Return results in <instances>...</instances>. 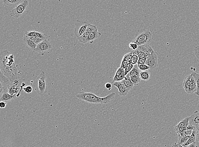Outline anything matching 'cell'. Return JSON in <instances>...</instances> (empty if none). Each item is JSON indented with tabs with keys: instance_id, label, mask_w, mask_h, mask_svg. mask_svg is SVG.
<instances>
[{
	"instance_id": "cell-35",
	"label": "cell",
	"mask_w": 199,
	"mask_h": 147,
	"mask_svg": "<svg viewBox=\"0 0 199 147\" xmlns=\"http://www.w3.org/2000/svg\"><path fill=\"white\" fill-rule=\"evenodd\" d=\"M134 65H133V64H130L125 68V69H124L125 75H127L131 71L132 69L133 68Z\"/></svg>"
},
{
	"instance_id": "cell-31",
	"label": "cell",
	"mask_w": 199,
	"mask_h": 147,
	"mask_svg": "<svg viewBox=\"0 0 199 147\" xmlns=\"http://www.w3.org/2000/svg\"><path fill=\"white\" fill-rule=\"evenodd\" d=\"M138 60H139V57H138L136 54L133 53V56H132V58H131V60L130 61V63L133 64V65H137V64H138Z\"/></svg>"
},
{
	"instance_id": "cell-28",
	"label": "cell",
	"mask_w": 199,
	"mask_h": 147,
	"mask_svg": "<svg viewBox=\"0 0 199 147\" xmlns=\"http://www.w3.org/2000/svg\"><path fill=\"white\" fill-rule=\"evenodd\" d=\"M193 130H186L182 132L178 133V134L179 136H190L191 135H192V133H193Z\"/></svg>"
},
{
	"instance_id": "cell-32",
	"label": "cell",
	"mask_w": 199,
	"mask_h": 147,
	"mask_svg": "<svg viewBox=\"0 0 199 147\" xmlns=\"http://www.w3.org/2000/svg\"><path fill=\"white\" fill-rule=\"evenodd\" d=\"M133 53L132 51L129 52L128 53L125 54L124 56H123V58H122V60L128 61H130L131 58L132 56H133Z\"/></svg>"
},
{
	"instance_id": "cell-41",
	"label": "cell",
	"mask_w": 199,
	"mask_h": 147,
	"mask_svg": "<svg viewBox=\"0 0 199 147\" xmlns=\"http://www.w3.org/2000/svg\"><path fill=\"white\" fill-rule=\"evenodd\" d=\"M146 57H144L142 58H139L138 60V64H145L146 63Z\"/></svg>"
},
{
	"instance_id": "cell-9",
	"label": "cell",
	"mask_w": 199,
	"mask_h": 147,
	"mask_svg": "<svg viewBox=\"0 0 199 147\" xmlns=\"http://www.w3.org/2000/svg\"><path fill=\"white\" fill-rule=\"evenodd\" d=\"M97 30H98L97 26L90 24L84 34H82V36L80 37V38H78L77 39L81 43H87V41L88 37L92 32Z\"/></svg>"
},
{
	"instance_id": "cell-44",
	"label": "cell",
	"mask_w": 199,
	"mask_h": 147,
	"mask_svg": "<svg viewBox=\"0 0 199 147\" xmlns=\"http://www.w3.org/2000/svg\"><path fill=\"white\" fill-rule=\"evenodd\" d=\"M6 104L5 102L1 101L0 103V108L1 109H4L6 107Z\"/></svg>"
},
{
	"instance_id": "cell-24",
	"label": "cell",
	"mask_w": 199,
	"mask_h": 147,
	"mask_svg": "<svg viewBox=\"0 0 199 147\" xmlns=\"http://www.w3.org/2000/svg\"><path fill=\"white\" fill-rule=\"evenodd\" d=\"M189 117H187V118H184L179 123H178V124L176 125L175 127H186L189 125Z\"/></svg>"
},
{
	"instance_id": "cell-14",
	"label": "cell",
	"mask_w": 199,
	"mask_h": 147,
	"mask_svg": "<svg viewBox=\"0 0 199 147\" xmlns=\"http://www.w3.org/2000/svg\"><path fill=\"white\" fill-rule=\"evenodd\" d=\"M197 87L196 80L194 78V77L192 75L190 84L189 88H188L187 93L191 95V94H193L194 93H196V91H197Z\"/></svg>"
},
{
	"instance_id": "cell-2",
	"label": "cell",
	"mask_w": 199,
	"mask_h": 147,
	"mask_svg": "<svg viewBox=\"0 0 199 147\" xmlns=\"http://www.w3.org/2000/svg\"><path fill=\"white\" fill-rule=\"evenodd\" d=\"M115 93H111L106 97H101L91 93L80 92L76 94V98L87 103L96 104H105L110 103L115 97Z\"/></svg>"
},
{
	"instance_id": "cell-11",
	"label": "cell",
	"mask_w": 199,
	"mask_h": 147,
	"mask_svg": "<svg viewBox=\"0 0 199 147\" xmlns=\"http://www.w3.org/2000/svg\"><path fill=\"white\" fill-rule=\"evenodd\" d=\"M138 49H140L141 51L143 53L146 59L148 58L154 51L153 48L148 44L138 46Z\"/></svg>"
},
{
	"instance_id": "cell-16",
	"label": "cell",
	"mask_w": 199,
	"mask_h": 147,
	"mask_svg": "<svg viewBox=\"0 0 199 147\" xmlns=\"http://www.w3.org/2000/svg\"><path fill=\"white\" fill-rule=\"evenodd\" d=\"M189 124L195 126L199 124V111H195L189 117Z\"/></svg>"
},
{
	"instance_id": "cell-42",
	"label": "cell",
	"mask_w": 199,
	"mask_h": 147,
	"mask_svg": "<svg viewBox=\"0 0 199 147\" xmlns=\"http://www.w3.org/2000/svg\"><path fill=\"white\" fill-rule=\"evenodd\" d=\"M194 53L196 57L199 60V45L197 46L194 48Z\"/></svg>"
},
{
	"instance_id": "cell-1",
	"label": "cell",
	"mask_w": 199,
	"mask_h": 147,
	"mask_svg": "<svg viewBox=\"0 0 199 147\" xmlns=\"http://www.w3.org/2000/svg\"><path fill=\"white\" fill-rule=\"evenodd\" d=\"M0 57L1 71L14 84L18 85V69L15 65L14 56L5 50L1 51Z\"/></svg>"
},
{
	"instance_id": "cell-33",
	"label": "cell",
	"mask_w": 199,
	"mask_h": 147,
	"mask_svg": "<svg viewBox=\"0 0 199 147\" xmlns=\"http://www.w3.org/2000/svg\"><path fill=\"white\" fill-rule=\"evenodd\" d=\"M138 68L141 71H147L149 69V67L146 64H138Z\"/></svg>"
},
{
	"instance_id": "cell-21",
	"label": "cell",
	"mask_w": 199,
	"mask_h": 147,
	"mask_svg": "<svg viewBox=\"0 0 199 147\" xmlns=\"http://www.w3.org/2000/svg\"><path fill=\"white\" fill-rule=\"evenodd\" d=\"M140 69L138 68V64L134 65V67L132 69L128 74L130 77L135 76H140Z\"/></svg>"
},
{
	"instance_id": "cell-7",
	"label": "cell",
	"mask_w": 199,
	"mask_h": 147,
	"mask_svg": "<svg viewBox=\"0 0 199 147\" xmlns=\"http://www.w3.org/2000/svg\"><path fill=\"white\" fill-rule=\"evenodd\" d=\"M46 75L45 72L42 71L37 78L39 90L40 93L43 94L45 91L46 88Z\"/></svg>"
},
{
	"instance_id": "cell-15",
	"label": "cell",
	"mask_w": 199,
	"mask_h": 147,
	"mask_svg": "<svg viewBox=\"0 0 199 147\" xmlns=\"http://www.w3.org/2000/svg\"><path fill=\"white\" fill-rule=\"evenodd\" d=\"M101 33L98 32V30L94 31L88 37L87 42L90 43V44H92L95 40L99 38L101 36Z\"/></svg>"
},
{
	"instance_id": "cell-5",
	"label": "cell",
	"mask_w": 199,
	"mask_h": 147,
	"mask_svg": "<svg viewBox=\"0 0 199 147\" xmlns=\"http://www.w3.org/2000/svg\"><path fill=\"white\" fill-rule=\"evenodd\" d=\"M90 24L87 20H76L75 24L74 34L77 38L84 34Z\"/></svg>"
},
{
	"instance_id": "cell-36",
	"label": "cell",
	"mask_w": 199,
	"mask_h": 147,
	"mask_svg": "<svg viewBox=\"0 0 199 147\" xmlns=\"http://www.w3.org/2000/svg\"><path fill=\"white\" fill-rule=\"evenodd\" d=\"M25 35L28 37H35L36 35V31H30L25 32Z\"/></svg>"
},
{
	"instance_id": "cell-12",
	"label": "cell",
	"mask_w": 199,
	"mask_h": 147,
	"mask_svg": "<svg viewBox=\"0 0 199 147\" xmlns=\"http://www.w3.org/2000/svg\"><path fill=\"white\" fill-rule=\"evenodd\" d=\"M24 41L25 44L27 45V47L29 50L34 51L36 49L37 44L32 41L28 37L26 36V35H24Z\"/></svg>"
},
{
	"instance_id": "cell-10",
	"label": "cell",
	"mask_w": 199,
	"mask_h": 147,
	"mask_svg": "<svg viewBox=\"0 0 199 147\" xmlns=\"http://www.w3.org/2000/svg\"><path fill=\"white\" fill-rule=\"evenodd\" d=\"M113 87H116L119 90V95L121 96H125L128 93L130 89L124 86L122 82H113Z\"/></svg>"
},
{
	"instance_id": "cell-30",
	"label": "cell",
	"mask_w": 199,
	"mask_h": 147,
	"mask_svg": "<svg viewBox=\"0 0 199 147\" xmlns=\"http://www.w3.org/2000/svg\"><path fill=\"white\" fill-rule=\"evenodd\" d=\"M35 37L38 38L42 39L43 40H48L49 37L47 34H43L40 32L36 31V35Z\"/></svg>"
},
{
	"instance_id": "cell-23",
	"label": "cell",
	"mask_w": 199,
	"mask_h": 147,
	"mask_svg": "<svg viewBox=\"0 0 199 147\" xmlns=\"http://www.w3.org/2000/svg\"><path fill=\"white\" fill-rule=\"evenodd\" d=\"M195 126H193V125H189V126H186V127H175V131L177 134L178 133L182 132L188 129L194 130L195 129Z\"/></svg>"
},
{
	"instance_id": "cell-40",
	"label": "cell",
	"mask_w": 199,
	"mask_h": 147,
	"mask_svg": "<svg viewBox=\"0 0 199 147\" xmlns=\"http://www.w3.org/2000/svg\"><path fill=\"white\" fill-rule=\"evenodd\" d=\"M24 91L27 93H31L32 91V88L30 86H27L23 88Z\"/></svg>"
},
{
	"instance_id": "cell-27",
	"label": "cell",
	"mask_w": 199,
	"mask_h": 147,
	"mask_svg": "<svg viewBox=\"0 0 199 147\" xmlns=\"http://www.w3.org/2000/svg\"><path fill=\"white\" fill-rule=\"evenodd\" d=\"M191 74L194 77V78L195 79L197 82V90L196 92L195 93V94H196L197 95L199 96V74L195 73V72H193Z\"/></svg>"
},
{
	"instance_id": "cell-34",
	"label": "cell",
	"mask_w": 199,
	"mask_h": 147,
	"mask_svg": "<svg viewBox=\"0 0 199 147\" xmlns=\"http://www.w3.org/2000/svg\"><path fill=\"white\" fill-rule=\"evenodd\" d=\"M132 52L136 54L137 56H138V57H139V58H142V57H145V55L143 54V53L139 49H137V50H135V51H132Z\"/></svg>"
},
{
	"instance_id": "cell-20",
	"label": "cell",
	"mask_w": 199,
	"mask_h": 147,
	"mask_svg": "<svg viewBox=\"0 0 199 147\" xmlns=\"http://www.w3.org/2000/svg\"><path fill=\"white\" fill-rule=\"evenodd\" d=\"M3 3L7 6L14 7L18 5L21 2L22 0H3Z\"/></svg>"
},
{
	"instance_id": "cell-38",
	"label": "cell",
	"mask_w": 199,
	"mask_h": 147,
	"mask_svg": "<svg viewBox=\"0 0 199 147\" xmlns=\"http://www.w3.org/2000/svg\"><path fill=\"white\" fill-rule=\"evenodd\" d=\"M29 38L37 45L43 41V40L42 39L38 38L36 37H29Z\"/></svg>"
},
{
	"instance_id": "cell-4",
	"label": "cell",
	"mask_w": 199,
	"mask_h": 147,
	"mask_svg": "<svg viewBox=\"0 0 199 147\" xmlns=\"http://www.w3.org/2000/svg\"><path fill=\"white\" fill-rule=\"evenodd\" d=\"M28 4L29 3L28 0H25L21 2L11 11L10 13V16L15 18L21 17L22 15L23 14L24 12L27 10Z\"/></svg>"
},
{
	"instance_id": "cell-37",
	"label": "cell",
	"mask_w": 199,
	"mask_h": 147,
	"mask_svg": "<svg viewBox=\"0 0 199 147\" xmlns=\"http://www.w3.org/2000/svg\"><path fill=\"white\" fill-rule=\"evenodd\" d=\"M129 47L130 49H132V51H135V50H137V49H138V46L135 42H132L129 44Z\"/></svg>"
},
{
	"instance_id": "cell-39",
	"label": "cell",
	"mask_w": 199,
	"mask_h": 147,
	"mask_svg": "<svg viewBox=\"0 0 199 147\" xmlns=\"http://www.w3.org/2000/svg\"><path fill=\"white\" fill-rule=\"evenodd\" d=\"M131 64L130 61H128L122 60V63H121V67L123 69H125V68L128 66L129 64Z\"/></svg>"
},
{
	"instance_id": "cell-3",
	"label": "cell",
	"mask_w": 199,
	"mask_h": 147,
	"mask_svg": "<svg viewBox=\"0 0 199 147\" xmlns=\"http://www.w3.org/2000/svg\"><path fill=\"white\" fill-rule=\"evenodd\" d=\"M152 41V33L148 31L143 32L138 34L132 42H135L138 46L147 44Z\"/></svg>"
},
{
	"instance_id": "cell-18",
	"label": "cell",
	"mask_w": 199,
	"mask_h": 147,
	"mask_svg": "<svg viewBox=\"0 0 199 147\" xmlns=\"http://www.w3.org/2000/svg\"><path fill=\"white\" fill-rule=\"evenodd\" d=\"M197 130L195 128V129L193 130V133L192 135L190 136V138L188 142L185 143V144L182 145L184 147H187L190 144H192V143H194L195 142V140H196V135L197 134Z\"/></svg>"
},
{
	"instance_id": "cell-45",
	"label": "cell",
	"mask_w": 199,
	"mask_h": 147,
	"mask_svg": "<svg viewBox=\"0 0 199 147\" xmlns=\"http://www.w3.org/2000/svg\"><path fill=\"white\" fill-rule=\"evenodd\" d=\"M187 147H197L196 142L192 143V144H190Z\"/></svg>"
},
{
	"instance_id": "cell-26",
	"label": "cell",
	"mask_w": 199,
	"mask_h": 147,
	"mask_svg": "<svg viewBox=\"0 0 199 147\" xmlns=\"http://www.w3.org/2000/svg\"><path fill=\"white\" fill-rule=\"evenodd\" d=\"M178 144L180 145H181L186 143L188 142V140L190 138V136H179V135H178Z\"/></svg>"
},
{
	"instance_id": "cell-22",
	"label": "cell",
	"mask_w": 199,
	"mask_h": 147,
	"mask_svg": "<svg viewBox=\"0 0 199 147\" xmlns=\"http://www.w3.org/2000/svg\"><path fill=\"white\" fill-rule=\"evenodd\" d=\"M18 89L19 88H18V85L13 84L8 88V91L10 95H16Z\"/></svg>"
},
{
	"instance_id": "cell-19",
	"label": "cell",
	"mask_w": 199,
	"mask_h": 147,
	"mask_svg": "<svg viewBox=\"0 0 199 147\" xmlns=\"http://www.w3.org/2000/svg\"><path fill=\"white\" fill-rule=\"evenodd\" d=\"M191 77H192V74L188 75L187 76H186L185 78L184 82H183V87H184V89L186 93H187L188 91V88H189L190 84Z\"/></svg>"
},
{
	"instance_id": "cell-47",
	"label": "cell",
	"mask_w": 199,
	"mask_h": 147,
	"mask_svg": "<svg viewBox=\"0 0 199 147\" xmlns=\"http://www.w3.org/2000/svg\"><path fill=\"white\" fill-rule=\"evenodd\" d=\"M195 128L198 131H199V124H198L196 126H195Z\"/></svg>"
},
{
	"instance_id": "cell-48",
	"label": "cell",
	"mask_w": 199,
	"mask_h": 147,
	"mask_svg": "<svg viewBox=\"0 0 199 147\" xmlns=\"http://www.w3.org/2000/svg\"><path fill=\"white\" fill-rule=\"evenodd\" d=\"M198 141L199 143V131H198Z\"/></svg>"
},
{
	"instance_id": "cell-43",
	"label": "cell",
	"mask_w": 199,
	"mask_h": 147,
	"mask_svg": "<svg viewBox=\"0 0 199 147\" xmlns=\"http://www.w3.org/2000/svg\"><path fill=\"white\" fill-rule=\"evenodd\" d=\"M112 86H112L111 84L109 83V82H107V83H106V85H105V87H106V88L108 89L109 91H110L111 89Z\"/></svg>"
},
{
	"instance_id": "cell-8",
	"label": "cell",
	"mask_w": 199,
	"mask_h": 147,
	"mask_svg": "<svg viewBox=\"0 0 199 147\" xmlns=\"http://www.w3.org/2000/svg\"><path fill=\"white\" fill-rule=\"evenodd\" d=\"M145 64L148 65L151 69H153L158 67L157 53L153 51L151 55L146 59Z\"/></svg>"
},
{
	"instance_id": "cell-25",
	"label": "cell",
	"mask_w": 199,
	"mask_h": 147,
	"mask_svg": "<svg viewBox=\"0 0 199 147\" xmlns=\"http://www.w3.org/2000/svg\"><path fill=\"white\" fill-rule=\"evenodd\" d=\"M140 77L142 80L144 81H148L150 77V74L148 71H142L140 72Z\"/></svg>"
},
{
	"instance_id": "cell-29",
	"label": "cell",
	"mask_w": 199,
	"mask_h": 147,
	"mask_svg": "<svg viewBox=\"0 0 199 147\" xmlns=\"http://www.w3.org/2000/svg\"><path fill=\"white\" fill-rule=\"evenodd\" d=\"M131 81L133 82L134 86H137L141 82V78L140 76H135L130 77Z\"/></svg>"
},
{
	"instance_id": "cell-17",
	"label": "cell",
	"mask_w": 199,
	"mask_h": 147,
	"mask_svg": "<svg viewBox=\"0 0 199 147\" xmlns=\"http://www.w3.org/2000/svg\"><path fill=\"white\" fill-rule=\"evenodd\" d=\"M124 84V86L127 88H129L130 90L132 89L133 88L134 84L131 81L130 77L128 74H127L124 77V79L121 81Z\"/></svg>"
},
{
	"instance_id": "cell-13",
	"label": "cell",
	"mask_w": 199,
	"mask_h": 147,
	"mask_svg": "<svg viewBox=\"0 0 199 147\" xmlns=\"http://www.w3.org/2000/svg\"><path fill=\"white\" fill-rule=\"evenodd\" d=\"M1 95V101L3 102H8L12 100L16 97V95H10L9 93L7 90L3 92L2 93L0 94Z\"/></svg>"
},
{
	"instance_id": "cell-6",
	"label": "cell",
	"mask_w": 199,
	"mask_h": 147,
	"mask_svg": "<svg viewBox=\"0 0 199 147\" xmlns=\"http://www.w3.org/2000/svg\"><path fill=\"white\" fill-rule=\"evenodd\" d=\"M52 49V45L48 40H43L37 45L34 52H38L43 55L45 53L49 52Z\"/></svg>"
},
{
	"instance_id": "cell-46",
	"label": "cell",
	"mask_w": 199,
	"mask_h": 147,
	"mask_svg": "<svg viewBox=\"0 0 199 147\" xmlns=\"http://www.w3.org/2000/svg\"><path fill=\"white\" fill-rule=\"evenodd\" d=\"M172 147H184L182 145H180L178 144V143H175V144L172 145Z\"/></svg>"
}]
</instances>
